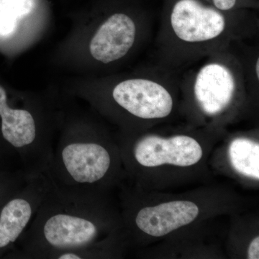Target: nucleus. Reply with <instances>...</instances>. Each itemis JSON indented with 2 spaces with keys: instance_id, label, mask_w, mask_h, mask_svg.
Masks as SVG:
<instances>
[{
  "instance_id": "nucleus-1",
  "label": "nucleus",
  "mask_w": 259,
  "mask_h": 259,
  "mask_svg": "<svg viewBox=\"0 0 259 259\" xmlns=\"http://www.w3.org/2000/svg\"><path fill=\"white\" fill-rule=\"evenodd\" d=\"M258 30V11H222L204 0H163L153 64L179 74L212 53L255 38Z\"/></svg>"
},
{
  "instance_id": "nucleus-2",
  "label": "nucleus",
  "mask_w": 259,
  "mask_h": 259,
  "mask_svg": "<svg viewBox=\"0 0 259 259\" xmlns=\"http://www.w3.org/2000/svg\"><path fill=\"white\" fill-rule=\"evenodd\" d=\"M96 190L56 183L8 258L84 259L94 256L102 228Z\"/></svg>"
},
{
  "instance_id": "nucleus-3",
  "label": "nucleus",
  "mask_w": 259,
  "mask_h": 259,
  "mask_svg": "<svg viewBox=\"0 0 259 259\" xmlns=\"http://www.w3.org/2000/svg\"><path fill=\"white\" fill-rule=\"evenodd\" d=\"M179 88L190 94L204 115H222L248 91L243 66L232 45L212 53L178 74Z\"/></svg>"
},
{
  "instance_id": "nucleus-4",
  "label": "nucleus",
  "mask_w": 259,
  "mask_h": 259,
  "mask_svg": "<svg viewBox=\"0 0 259 259\" xmlns=\"http://www.w3.org/2000/svg\"><path fill=\"white\" fill-rule=\"evenodd\" d=\"M112 167V153L97 139L91 126L69 124L54 141L47 173L56 183L96 190Z\"/></svg>"
},
{
  "instance_id": "nucleus-5",
  "label": "nucleus",
  "mask_w": 259,
  "mask_h": 259,
  "mask_svg": "<svg viewBox=\"0 0 259 259\" xmlns=\"http://www.w3.org/2000/svg\"><path fill=\"white\" fill-rule=\"evenodd\" d=\"M151 1L134 0L128 9L115 10L102 20L89 45L94 60L116 64L153 42L156 15Z\"/></svg>"
},
{
  "instance_id": "nucleus-6",
  "label": "nucleus",
  "mask_w": 259,
  "mask_h": 259,
  "mask_svg": "<svg viewBox=\"0 0 259 259\" xmlns=\"http://www.w3.org/2000/svg\"><path fill=\"white\" fill-rule=\"evenodd\" d=\"M32 109L15 107L0 83V134L19 169L29 176L47 171L52 158L54 134L40 125Z\"/></svg>"
},
{
  "instance_id": "nucleus-7",
  "label": "nucleus",
  "mask_w": 259,
  "mask_h": 259,
  "mask_svg": "<svg viewBox=\"0 0 259 259\" xmlns=\"http://www.w3.org/2000/svg\"><path fill=\"white\" fill-rule=\"evenodd\" d=\"M178 74L152 64L139 74L115 81L110 100L125 113L141 120L166 118L173 112Z\"/></svg>"
},
{
  "instance_id": "nucleus-8",
  "label": "nucleus",
  "mask_w": 259,
  "mask_h": 259,
  "mask_svg": "<svg viewBox=\"0 0 259 259\" xmlns=\"http://www.w3.org/2000/svg\"><path fill=\"white\" fill-rule=\"evenodd\" d=\"M53 186L47 171L32 177L0 206V258H8Z\"/></svg>"
},
{
  "instance_id": "nucleus-9",
  "label": "nucleus",
  "mask_w": 259,
  "mask_h": 259,
  "mask_svg": "<svg viewBox=\"0 0 259 259\" xmlns=\"http://www.w3.org/2000/svg\"><path fill=\"white\" fill-rule=\"evenodd\" d=\"M198 141L184 135L162 138L156 135L144 136L136 144L135 159L141 166L156 167L165 163L178 166L195 164L202 157Z\"/></svg>"
},
{
  "instance_id": "nucleus-10",
  "label": "nucleus",
  "mask_w": 259,
  "mask_h": 259,
  "mask_svg": "<svg viewBox=\"0 0 259 259\" xmlns=\"http://www.w3.org/2000/svg\"><path fill=\"white\" fill-rule=\"evenodd\" d=\"M198 214V207L193 202L174 201L141 209L136 224L150 236L161 237L193 222Z\"/></svg>"
},
{
  "instance_id": "nucleus-11",
  "label": "nucleus",
  "mask_w": 259,
  "mask_h": 259,
  "mask_svg": "<svg viewBox=\"0 0 259 259\" xmlns=\"http://www.w3.org/2000/svg\"><path fill=\"white\" fill-rule=\"evenodd\" d=\"M229 157L238 173L259 180L258 143L245 138L233 140L230 145Z\"/></svg>"
},
{
  "instance_id": "nucleus-12",
  "label": "nucleus",
  "mask_w": 259,
  "mask_h": 259,
  "mask_svg": "<svg viewBox=\"0 0 259 259\" xmlns=\"http://www.w3.org/2000/svg\"><path fill=\"white\" fill-rule=\"evenodd\" d=\"M35 0H0V39L11 36L19 22L30 14Z\"/></svg>"
},
{
  "instance_id": "nucleus-13",
  "label": "nucleus",
  "mask_w": 259,
  "mask_h": 259,
  "mask_svg": "<svg viewBox=\"0 0 259 259\" xmlns=\"http://www.w3.org/2000/svg\"><path fill=\"white\" fill-rule=\"evenodd\" d=\"M32 177L33 176H29L21 170L0 169V206Z\"/></svg>"
},
{
  "instance_id": "nucleus-14",
  "label": "nucleus",
  "mask_w": 259,
  "mask_h": 259,
  "mask_svg": "<svg viewBox=\"0 0 259 259\" xmlns=\"http://www.w3.org/2000/svg\"><path fill=\"white\" fill-rule=\"evenodd\" d=\"M214 8L225 12L259 10V0H204Z\"/></svg>"
},
{
  "instance_id": "nucleus-15",
  "label": "nucleus",
  "mask_w": 259,
  "mask_h": 259,
  "mask_svg": "<svg viewBox=\"0 0 259 259\" xmlns=\"http://www.w3.org/2000/svg\"><path fill=\"white\" fill-rule=\"evenodd\" d=\"M0 169H19L11 151L5 144L1 134H0Z\"/></svg>"
},
{
  "instance_id": "nucleus-16",
  "label": "nucleus",
  "mask_w": 259,
  "mask_h": 259,
  "mask_svg": "<svg viewBox=\"0 0 259 259\" xmlns=\"http://www.w3.org/2000/svg\"><path fill=\"white\" fill-rule=\"evenodd\" d=\"M248 258L249 259L259 258V238L256 237L252 241L249 245L248 252Z\"/></svg>"
},
{
  "instance_id": "nucleus-17",
  "label": "nucleus",
  "mask_w": 259,
  "mask_h": 259,
  "mask_svg": "<svg viewBox=\"0 0 259 259\" xmlns=\"http://www.w3.org/2000/svg\"><path fill=\"white\" fill-rule=\"evenodd\" d=\"M151 1H152V0H151Z\"/></svg>"
}]
</instances>
